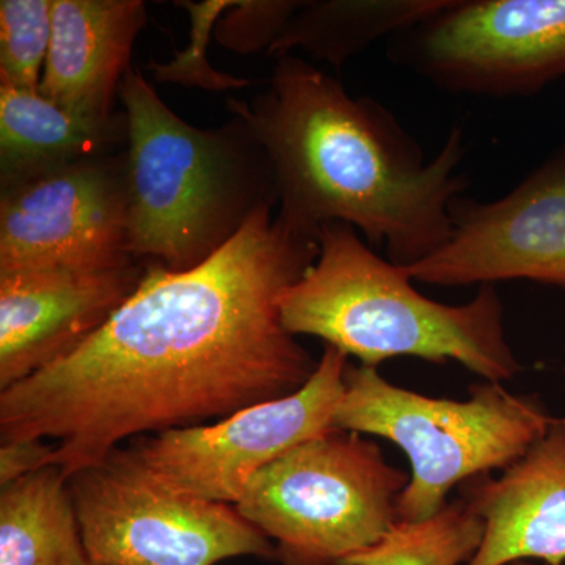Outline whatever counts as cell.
I'll list each match as a JSON object with an SVG mask.
<instances>
[{"label": "cell", "instance_id": "20", "mask_svg": "<svg viewBox=\"0 0 565 565\" xmlns=\"http://www.w3.org/2000/svg\"><path fill=\"white\" fill-rule=\"evenodd\" d=\"M239 0H204L202 3L174 2L191 17V41L184 51L178 52L169 63L150 62L152 77L161 84H178L211 92L234 90L252 85L250 79L232 76L215 70L206 57L211 35L225 11Z\"/></svg>", "mask_w": 565, "mask_h": 565}, {"label": "cell", "instance_id": "12", "mask_svg": "<svg viewBox=\"0 0 565 565\" xmlns=\"http://www.w3.org/2000/svg\"><path fill=\"white\" fill-rule=\"evenodd\" d=\"M147 264L0 277V390L81 348L139 288Z\"/></svg>", "mask_w": 565, "mask_h": 565}, {"label": "cell", "instance_id": "18", "mask_svg": "<svg viewBox=\"0 0 565 565\" xmlns=\"http://www.w3.org/2000/svg\"><path fill=\"white\" fill-rule=\"evenodd\" d=\"M484 525L463 500L422 522H399L374 545L340 565H465L478 552Z\"/></svg>", "mask_w": 565, "mask_h": 565}, {"label": "cell", "instance_id": "4", "mask_svg": "<svg viewBox=\"0 0 565 565\" xmlns=\"http://www.w3.org/2000/svg\"><path fill=\"white\" fill-rule=\"evenodd\" d=\"M118 98L128 117L134 259L191 270L225 247L256 211L277 206L273 167L239 117L218 128H195L132 68Z\"/></svg>", "mask_w": 565, "mask_h": 565}, {"label": "cell", "instance_id": "13", "mask_svg": "<svg viewBox=\"0 0 565 565\" xmlns=\"http://www.w3.org/2000/svg\"><path fill=\"white\" fill-rule=\"evenodd\" d=\"M462 494L484 525L481 545L465 565H565V418H556L500 478L470 479Z\"/></svg>", "mask_w": 565, "mask_h": 565}, {"label": "cell", "instance_id": "2", "mask_svg": "<svg viewBox=\"0 0 565 565\" xmlns=\"http://www.w3.org/2000/svg\"><path fill=\"white\" fill-rule=\"evenodd\" d=\"M226 104L263 145L292 232L318 239L327 223H349L404 267L451 239V204L468 184L462 129L426 161L392 111L294 55L278 58L266 90Z\"/></svg>", "mask_w": 565, "mask_h": 565}, {"label": "cell", "instance_id": "10", "mask_svg": "<svg viewBox=\"0 0 565 565\" xmlns=\"http://www.w3.org/2000/svg\"><path fill=\"white\" fill-rule=\"evenodd\" d=\"M128 212L126 148L0 188V277L132 262Z\"/></svg>", "mask_w": 565, "mask_h": 565}, {"label": "cell", "instance_id": "3", "mask_svg": "<svg viewBox=\"0 0 565 565\" xmlns=\"http://www.w3.org/2000/svg\"><path fill=\"white\" fill-rule=\"evenodd\" d=\"M318 244L316 262L278 300L282 327L294 337L319 338L363 366L394 356L452 360L498 384L522 370L505 340L503 302L493 285L481 286L471 302L438 303L349 223L323 225Z\"/></svg>", "mask_w": 565, "mask_h": 565}, {"label": "cell", "instance_id": "23", "mask_svg": "<svg viewBox=\"0 0 565 565\" xmlns=\"http://www.w3.org/2000/svg\"><path fill=\"white\" fill-rule=\"evenodd\" d=\"M511 565H534L533 563H527V561H520V563H514Z\"/></svg>", "mask_w": 565, "mask_h": 565}, {"label": "cell", "instance_id": "5", "mask_svg": "<svg viewBox=\"0 0 565 565\" xmlns=\"http://www.w3.org/2000/svg\"><path fill=\"white\" fill-rule=\"evenodd\" d=\"M334 429L377 435L411 460V481L397 500L399 522H422L446 497L492 470L516 462L556 422L534 397L498 382L471 386L467 401L426 396L393 385L377 367L348 364Z\"/></svg>", "mask_w": 565, "mask_h": 565}, {"label": "cell", "instance_id": "14", "mask_svg": "<svg viewBox=\"0 0 565 565\" xmlns=\"http://www.w3.org/2000/svg\"><path fill=\"white\" fill-rule=\"evenodd\" d=\"M147 21L141 0H52L41 95L84 117L117 114L115 98Z\"/></svg>", "mask_w": 565, "mask_h": 565}, {"label": "cell", "instance_id": "17", "mask_svg": "<svg viewBox=\"0 0 565 565\" xmlns=\"http://www.w3.org/2000/svg\"><path fill=\"white\" fill-rule=\"evenodd\" d=\"M451 0H303L267 54L303 52L340 70L375 41L414 28Z\"/></svg>", "mask_w": 565, "mask_h": 565}, {"label": "cell", "instance_id": "15", "mask_svg": "<svg viewBox=\"0 0 565 565\" xmlns=\"http://www.w3.org/2000/svg\"><path fill=\"white\" fill-rule=\"evenodd\" d=\"M128 147L125 110L74 114L39 92L0 85V188Z\"/></svg>", "mask_w": 565, "mask_h": 565}, {"label": "cell", "instance_id": "8", "mask_svg": "<svg viewBox=\"0 0 565 565\" xmlns=\"http://www.w3.org/2000/svg\"><path fill=\"white\" fill-rule=\"evenodd\" d=\"M388 57L441 90L534 95L565 77V0H451L392 36Z\"/></svg>", "mask_w": 565, "mask_h": 565}, {"label": "cell", "instance_id": "7", "mask_svg": "<svg viewBox=\"0 0 565 565\" xmlns=\"http://www.w3.org/2000/svg\"><path fill=\"white\" fill-rule=\"evenodd\" d=\"M93 565H217L239 556L277 559L275 545L236 505L167 489L128 449L70 476Z\"/></svg>", "mask_w": 565, "mask_h": 565}, {"label": "cell", "instance_id": "9", "mask_svg": "<svg viewBox=\"0 0 565 565\" xmlns=\"http://www.w3.org/2000/svg\"><path fill=\"white\" fill-rule=\"evenodd\" d=\"M348 364L345 353L326 345L315 374L296 393L212 424L140 437L129 451L167 489L236 505L263 468L334 429Z\"/></svg>", "mask_w": 565, "mask_h": 565}, {"label": "cell", "instance_id": "1", "mask_svg": "<svg viewBox=\"0 0 565 565\" xmlns=\"http://www.w3.org/2000/svg\"><path fill=\"white\" fill-rule=\"evenodd\" d=\"M264 206L191 270L145 263L139 288L81 348L0 390V440H57L68 478L122 441L202 426L302 388L318 362L278 300L318 258Z\"/></svg>", "mask_w": 565, "mask_h": 565}, {"label": "cell", "instance_id": "21", "mask_svg": "<svg viewBox=\"0 0 565 565\" xmlns=\"http://www.w3.org/2000/svg\"><path fill=\"white\" fill-rule=\"evenodd\" d=\"M303 0H239L225 11L214 39L236 54H253L273 46Z\"/></svg>", "mask_w": 565, "mask_h": 565}, {"label": "cell", "instance_id": "16", "mask_svg": "<svg viewBox=\"0 0 565 565\" xmlns=\"http://www.w3.org/2000/svg\"><path fill=\"white\" fill-rule=\"evenodd\" d=\"M0 489V565H93L62 468H41Z\"/></svg>", "mask_w": 565, "mask_h": 565}, {"label": "cell", "instance_id": "22", "mask_svg": "<svg viewBox=\"0 0 565 565\" xmlns=\"http://www.w3.org/2000/svg\"><path fill=\"white\" fill-rule=\"evenodd\" d=\"M55 445L44 440L2 441L0 445V487L9 486L18 479L24 478L51 467Z\"/></svg>", "mask_w": 565, "mask_h": 565}, {"label": "cell", "instance_id": "6", "mask_svg": "<svg viewBox=\"0 0 565 565\" xmlns=\"http://www.w3.org/2000/svg\"><path fill=\"white\" fill-rule=\"evenodd\" d=\"M408 481L374 441L332 429L253 476L236 509L282 565H340L392 530Z\"/></svg>", "mask_w": 565, "mask_h": 565}, {"label": "cell", "instance_id": "11", "mask_svg": "<svg viewBox=\"0 0 565 565\" xmlns=\"http://www.w3.org/2000/svg\"><path fill=\"white\" fill-rule=\"evenodd\" d=\"M451 218L448 244L404 267L415 281L531 280L565 288V140L508 195L487 203L456 199Z\"/></svg>", "mask_w": 565, "mask_h": 565}, {"label": "cell", "instance_id": "19", "mask_svg": "<svg viewBox=\"0 0 565 565\" xmlns=\"http://www.w3.org/2000/svg\"><path fill=\"white\" fill-rule=\"evenodd\" d=\"M51 32L52 0L0 2V85L40 90Z\"/></svg>", "mask_w": 565, "mask_h": 565}]
</instances>
